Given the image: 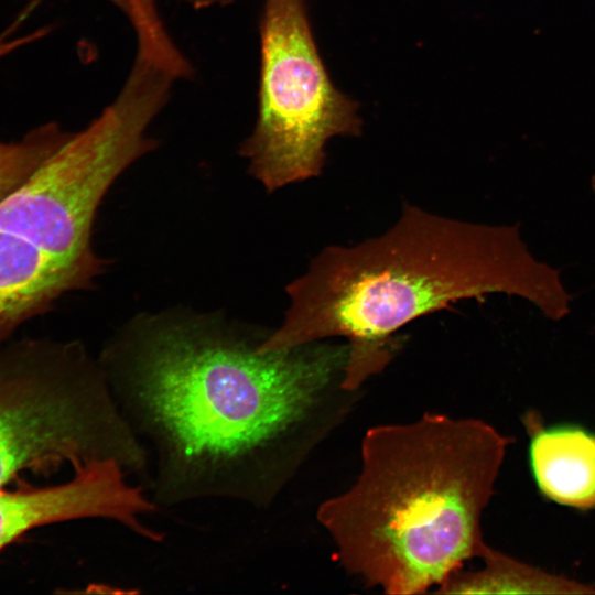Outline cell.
I'll list each match as a JSON object with an SVG mask.
<instances>
[{
    "instance_id": "7",
    "label": "cell",
    "mask_w": 595,
    "mask_h": 595,
    "mask_svg": "<svg viewBox=\"0 0 595 595\" xmlns=\"http://www.w3.org/2000/svg\"><path fill=\"white\" fill-rule=\"evenodd\" d=\"M128 475L118 461L104 459L74 472L72 479L58 485L1 488L0 551L35 528L86 518L116 521L145 539L160 540L162 534L142 520L156 505L127 480Z\"/></svg>"
},
{
    "instance_id": "4",
    "label": "cell",
    "mask_w": 595,
    "mask_h": 595,
    "mask_svg": "<svg viewBox=\"0 0 595 595\" xmlns=\"http://www.w3.org/2000/svg\"><path fill=\"white\" fill-rule=\"evenodd\" d=\"M104 459L129 474L148 463L102 367L75 343L28 339L1 350L0 489L24 472Z\"/></svg>"
},
{
    "instance_id": "9",
    "label": "cell",
    "mask_w": 595,
    "mask_h": 595,
    "mask_svg": "<svg viewBox=\"0 0 595 595\" xmlns=\"http://www.w3.org/2000/svg\"><path fill=\"white\" fill-rule=\"evenodd\" d=\"M529 462L541 494L562 506L595 509V434L575 425L543 426L527 418Z\"/></svg>"
},
{
    "instance_id": "14",
    "label": "cell",
    "mask_w": 595,
    "mask_h": 595,
    "mask_svg": "<svg viewBox=\"0 0 595 595\" xmlns=\"http://www.w3.org/2000/svg\"><path fill=\"white\" fill-rule=\"evenodd\" d=\"M182 1L195 9L209 8L214 6H226L231 3L234 0H178Z\"/></svg>"
},
{
    "instance_id": "1",
    "label": "cell",
    "mask_w": 595,
    "mask_h": 595,
    "mask_svg": "<svg viewBox=\"0 0 595 595\" xmlns=\"http://www.w3.org/2000/svg\"><path fill=\"white\" fill-rule=\"evenodd\" d=\"M138 331L102 369L155 454L154 504L270 500L322 398L343 382L347 343L260 353V340L210 321H152Z\"/></svg>"
},
{
    "instance_id": "3",
    "label": "cell",
    "mask_w": 595,
    "mask_h": 595,
    "mask_svg": "<svg viewBox=\"0 0 595 595\" xmlns=\"http://www.w3.org/2000/svg\"><path fill=\"white\" fill-rule=\"evenodd\" d=\"M508 444L482 420L439 413L369 429L355 484L317 510L340 565L367 586L405 595L482 558L480 518Z\"/></svg>"
},
{
    "instance_id": "5",
    "label": "cell",
    "mask_w": 595,
    "mask_h": 595,
    "mask_svg": "<svg viewBox=\"0 0 595 595\" xmlns=\"http://www.w3.org/2000/svg\"><path fill=\"white\" fill-rule=\"evenodd\" d=\"M175 79L134 58L115 100L0 203V229L15 234L91 283L101 272L91 226L113 181L155 148L148 134Z\"/></svg>"
},
{
    "instance_id": "15",
    "label": "cell",
    "mask_w": 595,
    "mask_h": 595,
    "mask_svg": "<svg viewBox=\"0 0 595 595\" xmlns=\"http://www.w3.org/2000/svg\"><path fill=\"white\" fill-rule=\"evenodd\" d=\"M592 185H593V188H594V191H595V175L593 176Z\"/></svg>"
},
{
    "instance_id": "2",
    "label": "cell",
    "mask_w": 595,
    "mask_h": 595,
    "mask_svg": "<svg viewBox=\"0 0 595 595\" xmlns=\"http://www.w3.org/2000/svg\"><path fill=\"white\" fill-rule=\"evenodd\" d=\"M286 293L284 320L258 351L345 338L346 392L389 365L400 347L398 331L461 300L506 293L552 320L570 311L559 271L530 255L516 226L467 223L408 203L385 234L324 248Z\"/></svg>"
},
{
    "instance_id": "6",
    "label": "cell",
    "mask_w": 595,
    "mask_h": 595,
    "mask_svg": "<svg viewBox=\"0 0 595 595\" xmlns=\"http://www.w3.org/2000/svg\"><path fill=\"white\" fill-rule=\"evenodd\" d=\"M358 108L327 73L305 0H264L258 118L240 148L252 176L268 192L318 176L327 141L361 133Z\"/></svg>"
},
{
    "instance_id": "11",
    "label": "cell",
    "mask_w": 595,
    "mask_h": 595,
    "mask_svg": "<svg viewBox=\"0 0 595 595\" xmlns=\"http://www.w3.org/2000/svg\"><path fill=\"white\" fill-rule=\"evenodd\" d=\"M69 136L57 125L48 123L20 142H0V203L22 186Z\"/></svg>"
},
{
    "instance_id": "13",
    "label": "cell",
    "mask_w": 595,
    "mask_h": 595,
    "mask_svg": "<svg viewBox=\"0 0 595 595\" xmlns=\"http://www.w3.org/2000/svg\"><path fill=\"white\" fill-rule=\"evenodd\" d=\"M41 35L42 31H37L23 37L8 40L7 34H3L2 36H0V57L20 47L21 45H24L33 40L41 37Z\"/></svg>"
},
{
    "instance_id": "10",
    "label": "cell",
    "mask_w": 595,
    "mask_h": 595,
    "mask_svg": "<svg viewBox=\"0 0 595 595\" xmlns=\"http://www.w3.org/2000/svg\"><path fill=\"white\" fill-rule=\"evenodd\" d=\"M484 567L476 572L457 571L440 587V593H595V588L550 575L488 547Z\"/></svg>"
},
{
    "instance_id": "8",
    "label": "cell",
    "mask_w": 595,
    "mask_h": 595,
    "mask_svg": "<svg viewBox=\"0 0 595 595\" xmlns=\"http://www.w3.org/2000/svg\"><path fill=\"white\" fill-rule=\"evenodd\" d=\"M86 286L83 277L29 240L0 229V339L63 293Z\"/></svg>"
},
{
    "instance_id": "12",
    "label": "cell",
    "mask_w": 595,
    "mask_h": 595,
    "mask_svg": "<svg viewBox=\"0 0 595 595\" xmlns=\"http://www.w3.org/2000/svg\"><path fill=\"white\" fill-rule=\"evenodd\" d=\"M44 0H30L25 11L31 13ZM127 17L133 31L145 34L154 31L161 23L156 0H108Z\"/></svg>"
}]
</instances>
